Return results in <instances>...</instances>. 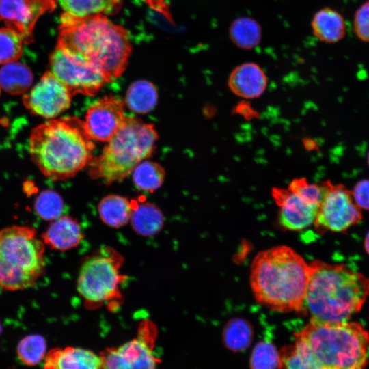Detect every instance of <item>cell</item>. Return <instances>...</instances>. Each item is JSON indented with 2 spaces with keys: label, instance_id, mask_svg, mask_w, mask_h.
Segmentation results:
<instances>
[{
  "label": "cell",
  "instance_id": "cell-16",
  "mask_svg": "<svg viewBox=\"0 0 369 369\" xmlns=\"http://www.w3.org/2000/svg\"><path fill=\"white\" fill-rule=\"evenodd\" d=\"M228 85L236 95L245 98H254L264 92L267 79L259 65L247 62L238 65L232 71Z\"/></svg>",
  "mask_w": 369,
  "mask_h": 369
},
{
  "label": "cell",
  "instance_id": "cell-1",
  "mask_svg": "<svg viewBox=\"0 0 369 369\" xmlns=\"http://www.w3.org/2000/svg\"><path fill=\"white\" fill-rule=\"evenodd\" d=\"M57 45L87 59L107 82L124 72L132 51L126 29L100 14L78 17L64 12Z\"/></svg>",
  "mask_w": 369,
  "mask_h": 369
},
{
  "label": "cell",
  "instance_id": "cell-34",
  "mask_svg": "<svg viewBox=\"0 0 369 369\" xmlns=\"http://www.w3.org/2000/svg\"><path fill=\"white\" fill-rule=\"evenodd\" d=\"M355 31L361 40L369 42V1L357 10L354 18Z\"/></svg>",
  "mask_w": 369,
  "mask_h": 369
},
{
  "label": "cell",
  "instance_id": "cell-27",
  "mask_svg": "<svg viewBox=\"0 0 369 369\" xmlns=\"http://www.w3.org/2000/svg\"><path fill=\"white\" fill-rule=\"evenodd\" d=\"M46 342L40 334H30L18 342L16 353L20 361L26 366H33L41 362L45 357Z\"/></svg>",
  "mask_w": 369,
  "mask_h": 369
},
{
  "label": "cell",
  "instance_id": "cell-3",
  "mask_svg": "<svg viewBox=\"0 0 369 369\" xmlns=\"http://www.w3.org/2000/svg\"><path fill=\"white\" fill-rule=\"evenodd\" d=\"M94 149L84 121L75 116L48 120L33 128L29 136L33 161L53 180L74 176L92 161Z\"/></svg>",
  "mask_w": 369,
  "mask_h": 369
},
{
  "label": "cell",
  "instance_id": "cell-9",
  "mask_svg": "<svg viewBox=\"0 0 369 369\" xmlns=\"http://www.w3.org/2000/svg\"><path fill=\"white\" fill-rule=\"evenodd\" d=\"M323 193L314 223L319 232H341L358 223L362 217L352 192L329 180L321 184Z\"/></svg>",
  "mask_w": 369,
  "mask_h": 369
},
{
  "label": "cell",
  "instance_id": "cell-12",
  "mask_svg": "<svg viewBox=\"0 0 369 369\" xmlns=\"http://www.w3.org/2000/svg\"><path fill=\"white\" fill-rule=\"evenodd\" d=\"M55 0H0V20L16 30L25 43H31L39 18L54 10Z\"/></svg>",
  "mask_w": 369,
  "mask_h": 369
},
{
  "label": "cell",
  "instance_id": "cell-35",
  "mask_svg": "<svg viewBox=\"0 0 369 369\" xmlns=\"http://www.w3.org/2000/svg\"><path fill=\"white\" fill-rule=\"evenodd\" d=\"M352 195L360 209L369 210V180L358 182L352 191Z\"/></svg>",
  "mask_w": 369,
  "mask_h": 369
},
{
  "label": "cell",
  "instance_id": "cell-11",
  "mask_svg": "<svg viewBox=\"0 0 369 369\" xmlns=\"http://www.w3.org/2000/svg\"><path fill=\"white\" fill-rule=\"evenodd\" d=\"M72 96L68 87L47 71L23 95V102L31 113L52 119L70 107Z\"/></svg>",
  "mask_w": 369,
  "mask_h": 369
},
{
  "label": "cell",
  "instance_id": "cell-36",
  "mask_svg": "<svg viewBox=\"0 0 369 369\" xmlns=\"http://www.w3.org/2000/svg\"><path fill=\"white\" fill-rule=\"evenodd\" d=\"M364 246L366 252L369 254V232L366 234L365 241H364Z\"/></svg>",
  "mask_w": 369,
  "mask_h": 369
},
{
  "label": "cell",
  "instance_id": "cell-24",
  "mask_svg": "<svg viewBox=\"0 0 369 369\" xmlns=\"http://www.w3.org/2000/svg\"><path fill=\"white\" fill-rule=\"evenodd\" d=\"M229 35L231 41L238 48L249 50L256 46L262 39L260 24L249 16L236 18L230 25Z\"/></svg>",
  "mask_w": 369,
  "mask_h": 369
},
{
  "label": "cell",
  "instance_id": "cell-10",
  "mask_svg": "<svg viewBox=\"0 0 369 369\" xmlns=\"http://www.w3.org/2000/svg\"><path fill=\"white\" fill-rule=\"evenodd\" d=\"M121 280L115 260L105 255L90 258L82 264L77 290L92 303H102L115 296Z\"/></svg>",
  "mask_w": 369,
  "mask_h": 369
},
{
  "label": "cell",
  "instance_id": "cell-6",
  "mask_svg": "<svg viewBox=\"0 0 369 369\" xmlns=\"http://www.w3.org/2000/svg\"><path fill=\"white\" fill-rule=\"evenodd\" d=\"M157 139L152 124L126 116L101 154L90 163V176L107 184L124 179L152 154Z\"/></svg>",
  "mask_w": 369,
  "mask_h": 369
},
{
  "label": "cell",
  "instance_id": "cell-32",
  "mask_svg": "<svg viewBox=\"0 0 369 369\" xmlns=\"http://www.w3.org/2000/svg\"><path fill=\"white\" fill-rule=\"evenodd\" d=\"M279 369H315L307 355L295 344L279 352Z\"/></svg>",
  "mask_w": 369,
  "mask_h": 369
},
{
  "label": "cell",
  "instance_id": "cell-2",
  "mask_svg": "<svg viewBox=\"0 0 369 369\" xmlns=\"http://www.w3.org/2000/svg\"><path fill=\"white\" fill-rule=\"evenodd\" d=\"M311 266L292 248L278 245L259 252L251 265L256 301L277 312H302Z\"/></svg>",
  "mask_w": 369,
  "mask_h": 369
},
{
  "label": "cell",
  "instance_id": "cell-15",
  "mask_svg": "<svg viewBox=\"0 0 369 369\" xmlns=\"http://www.w3.org/2000/svg\"><path fill=\"white\" fill-rule=\"evenodd\" d=\"M102 369H156V359L148 342L139 337L100 356Z\"/></svg>",
  "mask_w": 369,
  "mask_h": 369
},
{
  "label": "cell",
  "instance_id": "cell-29",
  "mask_svg": "<svg viewBox=\"0 0 369 369\" xmlns=\"http://www.w3.org/2000/svg\"><path fill=\"white\" fill-rule=\"evenodd\" d=\"M23 40L14 29L5 27L0 29V64L16 62L22 55Z\"/></svg>",
  "mask_w": 369,
  "mask_h": 369
},
{
  "label": "cell",
  "instance_id": "cell-30",
  "mask_svg": "<svg viewBox=\"0 0 369 369\" xmlns=\"http://www.w3.org/2000/svg\"><path fill=\"white\" fill-rule=\"evenodd\" d=\"M34 210L42 219L53 221L62 216L64 202L57 192L46 190L37 197L34 203Z\"/></svg>",
  "mask_w": 369,
  "mask_h": 369
},
{
  "label": "cell",
  "instance_id": "cell-13",
  "mask_svg": "<svg viewBox=\"0 0 369 369\" xmlns=\"http://www.w3.org/2000/svg\"><path fill=\"white\" fill-rule=\"evenodd\" d=\"M125 117L123 101L115 96H107L90 107L84 123L93 140L109 141L120 128Z\"/></svg>",
  "mask_w": 369,
  "mask_h": 369
},
{
  "label": "cell",
  "instance_id": "cell-31",
  "mask_svg": "<svg viewBox=\"0 0 369 369\" xmlns=\"http://www.w3.org/2000/svg\"><path fill=\"white\" fill-rule=\"evenodd\" d=\"M279 364V352L272 344L260 342L254 348L250 360L251 369H277Z\"/></svg>",
  "mask_w": 369,
  "mask_h": 369
},
{
  "label": "cell",
  "instance_id": "cell-28",
  "mask_svg": "<svg viewBox=\"0 0 369 369\" xmlns=\"http://www.w3.org/2000/svg\"><path fill=\"white\" fill-rule=\"evenodd\" d=\"M252 338L251 327L241 318H233L223 330L225 345L232 351H242L250 344Z\"/></svg>",
  "mask_w": 369,
  "mask_h": 369
},
{
  "label": "cell",
  "instance_id": "cell-17",
  "mask_svg": "<svg viewBox=\"0 0 369 369\" xmlns=\"http://www.w3.org/2000/svg\"><path fill=\"white\" fill-rule=\"evenodd\" d=\"M44 369H102V359L81 348H53L46 355Z\"/></svg>",
  "mask_w": 369,
  "mask_h": 369
},
{
  "label": "cell",
  "instance_id": "cell-14",
  "mask_svg": "<svg viewBox=\"0 0 369 369\" xmlns=\"http://www.w3.org/2000/svg\"><path fill=\"white\" fill-rule=\"evenodd\" d=\"M272 195L279 207V223L284 229L297 231L314 224L319 205L308 202L288 188L274 187Z\"/></svg>",
  "mask_w": 369,
  "mask_h": 369
},
{
  "label": "cell",
  "instance_id": "cell-21",
  "mask_svg": "<svg viewBox=\"0 0 369 369\" xmlns=\"http://www.w3.org/2000/svg\"><path fill=\"white\" fill-rule=\"evenodd\" d=\"M31 70L24 64L13 62L0 69V85L6 92L18 95L25 94L33 83Z\"/></svg>",
  "mask_w": 369,
  "mask_h": 369
},
{
  "label": "cell",
  "instance_id": "cell-20",
  "mask_svg": "<svg viewBox=\"0 0 369 369\" xmlns=\"http://www.w3.org/2000/svg\"><path fill=\"white\" fill-rule=\"evenodd\" d=\"M64 12L78 17L111 15L117 13L122 0H55Z\"/></svg>",
  "mask_w": 369,
  "mask_h": 369
},
{
  "label": "cell",
  "instance_id": "cell-38",
  "mask_svg": "<svg viewBox=\"0 0 369 369\" xmlns=\"http://www.w3.org/2000/svg\"><path fill=\"white\" fill-rule=\"evenodd\" d=\"M367 159H368V165H369V152H368V157H367Z\"/></svg>",
  "mask_w": 369,
  "mask_h": 369
},
{
  "label": "cell",
  "instance_id": "cell-18",
  "mask_svg": "<svg viewBox=\"0 0 369 369\" xmlns=\"http://www.w3.org/2000/svg\"><path fill=\"white\" fill-rule=\"evenodd\" d=\"M41 237L44 245L52 249L66 251L79 244L83 234L76 219L63 215L53 220Z\"/></svg>",
  "mask_w": 369,
  "mask_h": 369
},
{
  "label": "cell",
  "instance_id": "cell-7",
  "mask_svg": "<svg viewBox=\"0 0 369 369\" xmlns=\"http://www.w3.org/2000/svg\"><path fill=\"white\" fill-rule=\"evenodd\" d=\"M44 249L31 226L0 230V287L14 291L36 284L45 271Z\"/></svg>",
  "mask_w": 369,
  "mask_h": 369
},
{
  "label": "cell",
  "instance_id": "cell-33",
  "mask_svg": "<svg viewBox=\"0 0 369 369\" xmlns=\"http://www.w3.org/2000/svg\"><path fill=\"white\" fill-rule=\"evenodd\" d=\"M288 189L312 204H320L323 193L321 184L310 183L305 178H298L291 181Z\"/></svg>",
  "mask_w": 369,
  "mask_h": 369
},
{
  "label": "cell",
  "instance_id": "cell-4",
  "mask_svg": "<svg viewBox=\"0 0 369 369\" xmlns=\"http://www.w3.org/2000/svg\"><path fill=\"white\" fill-rule=\"evenodd\" d=\"M302 312L321 323L349 321L369 295V280L344 264L311 262Z\"/></svg>",
  "mask_w": 369,
  "mask_h": 369
},
{
  "label": "cell",
  "instance_id": "cell-23",
  "mask_svg": "<svg viewBox=\"0 0 369 369\" xmlns=\"http://www.w3.org/2000/svg\"><path fill=\"white\" fill-rule=\"evenodd\" d=\"M131 221L134 230L141 236H150L157 234L162 228L164 217L155 205L145 202L133 208Z\"/></svg>",
  "mask_w": 369,
  "mask_h": 369
},
{
  "label": "cell",
  "instance_id": "cell-8",
  "mask_svg": "<svg viewBox=\"0 0 369 369\" xmlns=\"http://www.w3.org/2000/svg\"><path fill=\"white\" fill-rule=\"evenodd\" d=\"M72 96H93L107 83L102 73L80 55L57 45L49 56V70Z\"/></svg>",
  "mask_w": 369,
  "mask_h": 369
},
{
  "label": "cell",
  "instance_id": "cell-26",
  "mask_svg": "<svg viewBox=\"0 0 369 369\" xmlns=\"http://www.w3.org/2000/svg\"><path fill=\"white\" fill-rule=\"evenodd\" d=\"M165 178V170L159 163L145 161L139 163L133 171V180L137 188L152 192L159 189Z\"/></svg>",
  "mask_w": 369,
  "mask_h": 369
},
{
  "label": "cell",
  "instance_id": "cell-22",
  "mask_svg": "<svg viewBox=\"0 0 369 369\" xmlns=\"http://www.w3.org/2000/svg\"><path fill=\"white\" fill-rule=\"evenodd\" d=\"M132 203L126 198L110 195L101 200L98 204V214L102 221L113 228L126 225L131 219Z\"/></svg>",
  "mask_w": 369,
  "mask_h": 369
},
{
  "label": "cell",
  "instance_id": "cell-25",
  "mask_svg": "<svg viewBox=\"0 0 369 369\" xmlns=\"http://www.w3.org/2000/svg\"><path fill=\"white\" fill-rule=\"evenodd\" d=\"M158 94L154 85L144 80L132 83L126 96L128 107L139 113H146L152 111L156 106Z\"/></svg>",
  "mask_w": 369,
  "mask_h": 369
},
{
  "label": "cell",
  "instance_id": "cell-37",
  "mask_svg": "<svg viewBox=\"0 0 369 369\" xmlns=\"http://www.w3.org/2000/svg\"><path fill=\"white\" fill-rule=\"evenodd\" d=\"M2 329H3L2 325H1V321H0V335H1V333H2Z\"/></svg>",
  "mask_w": 369,
  "mask_h": 369
},
{
  "label": "cell",
  "instance_id": "cell-39",
  "mask_svg": "<svg viewBox=\"0 0 369 369\" xmlns=\"http://www.w3.org/2000/svg\"><path fill=\"white\" fill-rule=\"evenodd\" d=\"M1 85H0V94H1Z\"/></svg>",
  "mask_w": 369,
  "mask_h": 369
},
{
  "label": "cell",
  "instance_id": "cell-5",
  "mask_svg": "<svg viewBox=\"0 0 369 369\" xmlns=\"http://www.w3.org/2000/svg\"><path fill=\"white\" fill-rule=\"evenodd\" d=\"M295 342L316 369H364L368 361L369 332L357 323L310 320Z\"/></svg>",
  "mask_w": 369,
  "mask_h": 369
},
{
  "label": "cell",
  "instance_id": "cell-19",
  "mask_svg": "<svg viewBox=\"0 0 369 369\" xmlns=\"http://www.w3.org/2000/svg\"><path fill=\"white\" fill-rule=\"evenodd\" d=\"M311 24L316 38L326 43L337 42L346 33V25L342 16L330 8L318 10L314 14Z\"/></svg>",
  "mask_w": 369,
  "mask_h": 369
}]
</instances>
